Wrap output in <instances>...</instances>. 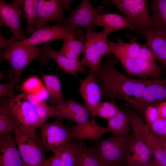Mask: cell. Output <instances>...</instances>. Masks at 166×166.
<instances>
[{
    "label": "cell",
    "mask_w": 166,
    "mask_h": 166,
    "mask_svg": "<svg viewBox=\"0 0 166 166\" xmlns=\"http://www.w3.org/2000/svg\"><path fill=\"white\" fill-rule=\"evenodd\" d=\"M73 2L71 0H38L36 30L48 26L49 22L57 23L64 20V12L71 10Z\"/></svg>",
    "instance_id": "cell-9"
},
{
    "label": "cell",
    "mask_w": 166,
    "mask_h": 166,
    "mask_svg": "<svg viewBox=\"0 0 166 166\" xmlns=\"http://www.w3.org/2000/svg\"><path fill=\"white\" fill-rule=\"evenodd\" d=\"M0 166H23L11 132L0 134Z\"/></svg>",
    "instance_id": "cell-17"
},
{
    "label": "cell",
    "mask_w": 166,
    "mask_h": 166,
    "mask_svg": "<svg viewBox=\"0 0 166 166\" xmlns=\"http://www.w3.org/2000/svg\"><path fill=\"white\" fill-rule=\"evenodd\" d=\"M14 139L23 166H47L43 145L36 134L21 131L16 126L14 130Z\"/></svg>",
    "instance_id": "cell-5"
},
{
    "label": "cell",
    "mask_w": 166,
    "mask_h": 166,
    "mask_svg": "<svg viewBox=\"0 0 166 166\" xmlns=\"http://www.w3.org/2000/svg\"><path fill=\"white\" fill-rule=\"evenodd\" d=\"M10 98H5L1 101L0 134L12 132L17 126L10 111Z\"/></svg>",
    "instance_id": "cell-27"
},
{
    "label": "cell",
    "mask_w": 166,
    "mask_h": 166,
    "mask_svg": "<svg viewBox=\"0 0 166 166\" xmlns=\"http://www.w3.org/2000/svg\"><path fill=\"white\" fill-rule=\"evenodd\" d=\"M107 55L113 54L117 58L119 57L135 58L140 57L144 58L155 60L148 47L145 44H140L134 38L129 43L123 42L119 38L114 42L108 40Z\"/></svg>",
    "instance_id": "cell-12"
},
{
    "label": "cell",
    "mask_w": 166,
    "mask_h": 166,
    "mask_svg": "<svg viewBox=\"0 0 166 166\" xmlns=\"http://www.w3.org/2000/svg\"><path fill=\"white\" fill-rule=\"evenodd\" d=\"M42 49L20 42L6 47L1 52V60L7 61L12 69L8 75L9 81L15 84L20 80L25 67L39 55Z\"/></svg>",
    "instance_id": "cell-3"
},
{
    "label": "cell",
    "mask_w": 166,
    "mask_h": 166,
    "mask_svg": "<svg viewBox=\"0 0 166 166\" xmlns=\"http://www.w3.org/2000/svg\"><path fill=\"white\" fill-rule=\"evenodd\" d=\"M111 32L105 29L101 32L94 31V36L96 45L101 56L103 57L105 55H108V48L107 37Z\"/></svg>",
    "instance_id": "cell-32"
},
{
    "label": "cell",
    "mask_w": 166,
    "mask_h": 166,
    "mask_svg": "<svg viewBox=\"0 0 166 166\" xmlns=\"http://www.w3.org/2000/svg\"><path fill=\"white\" fill-rule=\"evenodd\" d=\"M155 136L159 144L166 155V141L156 135Z\"/></svg>",
    "instance_id": "cell-40"
},
{
    "label": "cell",
    "mask_w": 166,
    "mask_h": 166,
    "mask_svg": "<svg viewBox=\"0 0 166 166\" xmlns=\"http://www.w3.org/2000/svg\"><path fill=\"white\" fill-rule=\"evenodd\" d=\"M143 117L146 123H151L160 117L158 110L156 106L151 105L145 109Z\"/></svg>",
    "instance_id": "cell-36"
},
{
    "label": "cell",
    "mask_w": 166,
    "mask_h": 166,
    "mask_svg": "<svg viewBox=\"0 0 166 166\" xmlns=\"http://www.w3.org/2000/svg\"><path fill=\"white\" fill-rule=\"evenodd\" d=\"M153 159L152 153L147 145L133 132L127 149L126 166H145Z\"/></svg>",
    "instance_id": "cell-16"
},
{
    "label": "cell",
    "mask_w": 166,
    "mask_h": 166,
    "mask_svg": "<svg viewBox=\"0 0 166 166\" xmlns=\"http://www.w3.org/2000/svg\"><path fill=\"white\" fill-rule=\"evenodd\" d=\"M38 4V0H24L23 11L27 21L26 32L28 34H32L36 30L35 26L37 19Z\"/></svg>",
    "instance_id": "cell-29"
},
{
    "label": "cell",
    "mask_w": 166,
    "mask_h": 166,
    "mask_svg": "<svg viewBox=\"0 0 166 166\" xmlns=\"http://www.w3.org/2000/svg\"><path fill=\"white\" fill-rule=\"evenodd\" d=\"M44 64H46L49 59H53L60 69L66 73L77 76V73L85 74L87 72L78 59L68 58L61 54L59 51L53 49L49 43H45L41 49V53L37 58Z\"/></svg>",
    "instance_id": "cell-14"
},
{
    "label": "cell",
    "mask_w": 166,
    "mask_h": 166,
    "mask_svg": "<svg viewBox=\"0 0 166 166\" xmlns=\"http://www.w3.org/2000/svg\"><path fill=\"white\" fill-rule=\"evenodd\" d=\"M82 141L74 139L65 145L60 155L61 166H76Z\"/></svg>",
    "instance_id": "cell-26"
},
{
    "label": "cell",
    "mask_w": 166,
    "mask_h": 166,
    "mask_svg": "<svg viewBox=\"0 0 166 166\" xmlns=\"http://www.w3.org/2000/svg\"><path fill=\"white\" fill-rule=\"evenodd\" d=\"M42 77L45 87L54 101L55 105L62 104L64 101L61 85L57 76L42 74Z\"/></svg>",
    "instance_id": "cell-28"
},
{
    "label": "cell",
    "mask_w": 166,
    "mask_h": 166,
    "mask_svg": "<svg viewBox=\"0 0 166 166\" xmlns=\"http://www.w3.org/2000/svg\"><path fill=\"white\" fill-rule=\"evenodd\" d=\"M43 86L41 81L36 77H31L22 84L21 88L27 93L36 95Z\"/></svg>",
    "instance_id": "cell-35"
},
{
    "label": "cell",
    "mask_w": 166,
    "mask_h": 166,
    "mask_svg": "<svg viewBox=\"0 0 166 166\" xmlns=\"http://www.w3.org/2000/svg\"><path fill=\"white\" fill-rule=\"evenodd\" d=\"M24 0H14L7 3L3 0L0 1V25L7 27L12 35L6 39L0 34V48L6 47L14 43L19 42L27 38L20 24V17L23 12Z\"/></svg>",
    "instance_id": "cell-4"
},
{
    "label": "cell",
    "mask_w": 166,
    "mask_h": 166,
    "mask_svg": "<svg viewBox=\"0 0 166 166\" xmlns=\"http://www.w3.org/2000/svg\"><path fill=\"white\" fill-rule=\"evenodd\" d=\"M150 7L152 13L148 29L166 33V0H151Z\"/></svg>",
    "instance_id": "cell-24"
},
{
    "label": "cell",
    "mask_w": 166,
    "mask_h": 166,
    "mask_svg": "<svg viewBox=\"0 0 166 166\" xmlns=\"http://www.w3.org/2000/svg\"><path fill=\"white\" fill-rule=\"evenodd\" d=\"M10 110L21 131L35 134V129L41 123L35 107L27 99L24 92L10 99Z\"/></svg>",
    "instance_id": "cell-6"
},
{
    "label": "cell",
    "mask_w": 166,
    "mask_h": 166,
    "mask_svg": "<svg viewBox=\"0 0 166 166\" xmlns=\"http://www.w3.org/2000/svg\"><path fill=\"white\" fill-rule=\"evenodd\" d=\"M84 31L81 28L56 23L52 26H48L36 30L29 38L22 42L34 46L57 39H64L70 33L77 34Z\"/></svg>",
    "instance_id": "cell-11"
},
{
    "label": "cell",
    "mask_w": 166,
    "mask_h": 166,
    "mask_svg": "<svg viewBox=\"0 0 166 166\" xmlns=\"http://www.w3.org/2000/svg\"><path fill=\"white\" fill-rule=\"evenodd\" d=\"M166 102V75L160 79L149 80L142 97L133 109L143 116L148 106Z\"/></svg>",
    "instance_id": "cell-13"
},
{
    "label": "cell",
    "mask_w": 166,
    "mask_h": 166,
    "mask_svg": "<svg viewBox=\"0 0 166 166\" xmlns=\"http://www.w3.org/2000/svg\"><path fill=\"white\" fill-rule=\"evenodd\" d=\"M119 109L117 113L107 120V127L112 135L125 134L132 131L128 113L124 109L120 108Z\"/></svg>",
    "instance_id": "cell-25"
},
{
    "label": "cell",
    "mask_w": 166,
    "mask_h": 166,
    "mask_svg": "<svg viewBox=\"0 0 166 166\" xmlns=\"http://www.w3.org/2000/svg\"><path fill=\"white\" fill-rule=\"evenodd\" d=\"M160 117L166 118V102H161L156 106Z\"/></svg>",
    "instance_id": "cell-39"
},
{
    "label": "cell",
    "mask_w": 166,
    "mask_h": 166,
    "mask_svg": "<svg viewBox=\"0 0 166 166\" xmlns=\"http://www.w3.org/2000/svg\"><path fill=\"white\" fill-rule=\"evenodd\" d=\"M117 8L125 16L134 27L142 31L148 28L151 21L147 3L145 0H110L104 1Z\"/></svg>",
    "instance_id": "cell-7"
},
{
    "label": "cell",
    "mask_w": 166,
    "mask_h": 166,
    "mask_svg": "<svg viewBox=\"0 0 166 166\" xmlns=\"http://www.w3.org/2000/svg\"><path fill=\"white\" fill-rule=\"evenodd\" d=\"M41 124L49 117L55 116L54 107L48 105L45 100H42L35 106Z\"/></svg>",
    "instance_id": "cell-33"
},
{
    "label": "cell",
    "mask_w": 166,
    "mask_h": 166,
    "mask_svg": "<svg viewBox=\"0 0 166 166\" xmlns=\"http://www.w3.org/2000/svg\"><path fill=\"white\" fill-rule=\"evenodd\" d=\"M95 25L107 30L111 33L123 29H134L127 19L122 15L114 13L101 14L97 18Z\"/></svg>",
    "instance_id": "cell-23"
},
{
    "label": "cell",
    "mask_w": 166,
    "mask_h": 166,
    "mask_svg": "<svg viewBox=\"0 0 166 166\" xmlns=\"http://www.w3.org/2000/svg\"><path fill=\"white\" fill-rule=\"evenodd\" d=\"M76 166H102L90 148L81 142L78 154Z\"/></svg>",
    "instance_id": "cell-30"
},
{
    "label": "cell",
    "mask_w": 166,
    "mask_h": 166,
    "mask_svg": "<svg viewBox=\"0 0 166 166\" xmlns=\"http://www.w3.org/2000/svg\"><path fill=\"white\" fill-rule=\"evenodd\" d=\"M146 124L153 133L166 141V118L160 117L151 123Z\"/></svg>",
    "instance_id": "cell-34"
},
{
    "label": "cell",
    "mask_w": 166,
    "mask_h": 166,
    "mask_svg": "<svg viewBox=\"0 0 166 166\" xmlns=\"http://www.w3.org/2000/svg\"><path fill=\"white\" fill-rule=\"evenodd\" d=\"M86 41L83 51V55L80 60L83 65L90 69V72L95 73L100 68L102 57L96 45L92 29H86Z\"/></svg>",
    "instance_id": "cell-21"
},
{
    "label": "cell",
    "mask_w": 166,
    "mask_h": 166,
    "mask_svg": "<svg viewBox=\"0 0 166 166\" xmlns=\"http://www.w3.org/2000/svg\"><path fill=\"white\" fill-rule=\"evenodd\" d=\"M145 166H161L157 163L154 159L150 163Z\"/></svg>",
    "instance_id": "cell-41"
},
{
    "label": "cell",
    "mask_w": 166,
    "mask_h": 166,
    "mask_svg": "<svg viewBox=\"0 0 166 166\" xmlns=\"http://www.w3.org/2000/svg\"><path fill=\"white\" fill-rule=\"evenodd\" d=\"M119 110L114 99L109 101H101L96 108L91 117L96 116L108 120L114 116Z\"/></svg>",
    "instance_id": "cell-31"
},
{
    "label": "cell",
    "mask_w": 166,
    "mask_h": 166,
    "mask_svg": "<svg viewBox=\"0 0 166 166\" xmlns=\"http://www.w3.org/2000/svg\"><path fill=\"white\" fill-rule=\"evenodd\" d=\"M146 39V45L155 60L166 68V33L147 29L141 32Z\"/></svg>",
    "instance_id": "cell-19"
},
{
    "label": "cell",
    "mask_w": 166,
    "mask_h": 166,
    "mask_svg": "<svg viewBox=\"0 0 166 166\" xmlns=\"http://www.w3.org/2000/svg\"><path fill=\"white\" fill-rule=\"evenodd\" d=\"M61 120L58 118L53 122L44 123L39 126L43 145L54 154H60L65 145L74 139L70 127L64 125Z\"/></svg>",
    "instance_id": "cell-8"
},
{
    "label": "cell",
    "mask_w": 166,
    "mask_h": 166,
    "mask_svg": "<svg viewBox=\"0 0 166 166\" xmlns=\"http://www.w3.org/2000/svg\"><path fill=\"white\" fill-rule=\"evenodd\" d=\"M86 41V32L77 34H69L64 38L59 52L68 58L79 59L80 55L83 53Z\"/></svg>",
    "instance_id": "cell-22"
},
{
    "label": "cell",
    "mask_w": 166,
    "mask_h": 166,
    "mask_svg": "<svg viewBox=\"0 0 166 166\" xmlns=\"http://www.w3.org/2000/svg\"><path fill=\"white\" fill-rule=\"evenodd\" d=\"M70 131L74 139L78 141L85 139L96 140L109 132L107 127L98 124L94 117L71 127Z\"/></svg>",
    "instance_id": "cell-20"
},
{
    "label": "cell",
    "mask_w": 166,
    "mask_h": 166,
    "mask_svg": "<svg viewBox=\"0 0 166 166\" xmlns=\"http://www.w3.org/2000/svg\"><path fill=\"white\" fill-rule=\"evenodd\" d=\"M104 6L94 7L89 0H84L73 10L69 17L57 23L63 25L71 26L79 28H95V22L97 17L102 13Z\"/></svg>",
    "instance_id": "cell-10"
},
{
    "label": "cell",
    "mask_w": 166,
    "mask_h": 166,
    "mask_svg": "<svg viewBox=\"0 0 166 166\" xmlns=\"http://www.w3.org/2000/svg\"><path fill=\"white\" fill-rule=\"evenodd\" d=\"M60 154H54L48 159L47 166H61V161Z\"/></svg>",
    "instance_id": "cell-38"
},
{
    "label": "cell",
    "mask_w": 166,
    "mask_h": 166,
    "mask_svg": "<svg viewBox=\"0 0 166 166\" xmlns=\"http://www.w3.org/2000/svg\"><path fill=\"white\" fill-rule=\"evenodd\" d=\"M15 85L9 81L0 84V97L2 98L6 96L11 99L14 97V90Z\"/></svg>",
    "instance_id": "cell-37"
},
{
    "label": "cell",
    "mask_w": 166,
    "mask_h": 166,
    "mask_svg": "<svg viewBox=\"0 0 166 166\" xmlns=\"http://www.w3.org/2000/svg\"><path fill=\"white\" fill-rule=\"evenodd\" d=\"M133 133L132 130L126 134L100 138L91 150L102 166H126L127 149Z\"/></svg>",
    "instance_id": "cell-2"
},
{
    "label": "cell",
    "mask_w": 166,
    "mask_h": 166,
    "mask_svg": "<svg viewBox=\"0 0 166 166\" xmlns=\"http://www.w3.org/2000/svg\"><path fill=\"white\" fill-rule=\"evenodd\" d=\"M77 91L82 97L84 104L92 117L96 108L101 101L100 87L94 73L90 72L86 77L80 80Z\"/></svg>",
    "instance_id": "cell-15"
},
{
    "label": "cell",
    "mask_w": 166,
    "mask_h": 166,
    "mask_svg": "<svg viewBox=\"0 0 166 166\" xmlns=\"http://www.w3.org/2000/svg\"><path fill=\"white\" fill-rule=\"evenodd\" d=\"M107 55L95 73L102 96L123 100L134 109L142 97L149 80L133 78L120 72L115 66L114 57Z\"/></svg>",
    "instance_id": "cell-1"
},
{
    "label": "cell",
    "mask_w": 166,
    "mask_h": 166,
    "mask_svg": "<svg viewBox=\"0 0 166 166\" xmlns=\"http://www.w3.org/2000/svg\"><path fill=\"white\" fill-rule=\"evenodd\" d=\"M53 107L55 116L60 119H67L77 124L84 123L89 120V113L84 104L73 100L63 101Z\"/></svg>",
    "instance_id": "cell-18"
}]
</instances>
